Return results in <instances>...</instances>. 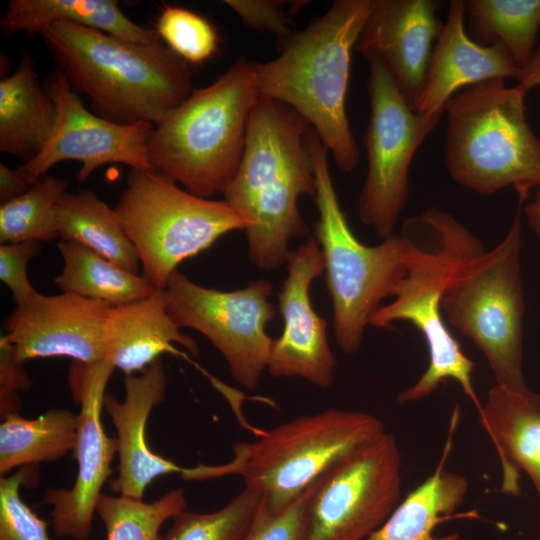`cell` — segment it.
Returning <instances> with one entry per match:
<instances>
[{
    "label": "cell",
    "instance_id": "cb8c5ba5",
    "mask_svg": "<svg viewBox=\"0 0 540 540\" xmlns=\"http://www.w3.org/2000/svg\"><path fill=\"white\" fill-rule=\"evenodd\" d=\"M56 119L55 102L23 53L16 70L0 81V151L29 162L49 140Z\"/></svg>",
    "mask_w": 540,
    "mask_h": 540
},
{
    "label": "cell",
    "instance_id": "277c9868",
    "mask_svg": "<svg viewBox=\"0 0 540 540\" xmlns=\"http://www.w3.org/2000/svg\"><path fill=\"white\" fill-rule=\"evenodd\" d=\"M400 234L406 243V273L393 292V301L378 308L370 325L388 328L396 321L410 323L426 342L429 362L419 379L398 394L397 401L400 405L419 401L452 380L479 416L483 403L473 384L476 364L448 329L441 309L456 264L477 238L451 214L436 207L405 220Z\"/></svg>",
    "mask_w": 540,
    "mask_h": 540
},
{
    "label": "cell",
    "instance_id": "836d02e7",
    "mask_svg": "<svg viewBox=\"0 0 540 540\" xmlns=\"http://www.w3.org/2000/svg\"><path fill=\"white\" fill-rule=\"evenodd\" d=\"M38 465L20 467L0 478V540H52L48 522L40 518L23 500V486H35Z\"/></svg>",
    "mask_w": 540,
    "mask_h": 540
},
{
    "label": "cell",
    "instance_id": "d6a6232c",
    "mask_svg": "<svg viewBox=\"0 0 540 540\" xmlns=\"http://www.w3.org/2000/svg\"><path fill=\"white\" fill-rule=\"evenodd\" d=\"M156 32L167 47L188 64H201L214 56L220 38L215 27L189 9L165 6Z\"/></svg>",
    "mask_w": 540,
    "mask_h": 540
},
{
    "label": "cell",
    "instance_id": "74e56055",
    "mask_svg": "<svg viewBox=\"0 0 540 540\" xmlns=\"http://www.w3.org/2000/svg\"><path fill=\"white\" fill-rule=\"evenodd\" d=\"M32 380L19 360L15 347L3 336L0 338V415L19 413L21 400L19 393L32 387Z\"/></svg>",
    "mask_w": 540,
    "mask_h": 540
},
{
    "label": "cell",
    "instance_id": "d590c367",
    "mask_svg": "<svg viewBox=\"0 0 540 540\" xmlns=\"http://www.w3.org/2000/svg\"><path fill=\"white\" fill-rule=\"evenodd\" d=\"M40 250L38 241L0 245V280L9 288L16 305L38 293L29 281L27 265Z\"/></svg>",
    "mask_w": 540,
    "mask_h": 540
},
{
    "label": "cell",
    "instance_id": "603a6c76",
    "mask_svg": "<svg viewBox=\"0 0 540 540\" xmlns=\"http://www.w3.org/2000/svg\"><path fill=\"white\" fill-rule=\"evenodd\" d=\"M479 421L500 460L501 490L518 495L519 472L523 471L540 498V405L533 392L495 385L487 394Z\"/></svg>",
    "mask_w": 540,
    "mask_h": 540
},
{
    "label": "cell",
    "instance_id": "7c38bea8",
    "mask_svg": "<svg viewBox=\"0 0 540 540\" xmlns=\"http://www.w3.org/2000/svg\"><path fill=\"white\" fill-rule=\"evenodd\" d=\"M402 460L385 431L331 467L309 499L303 540H365L398 505Z\"/></svg>",
    "mask_w": 540,
    "mask_h": 540
},
{
    "label": "cell",
    "instance_id": "30bf717a",
    "mask_svg": "<svg viewBox=\"0 0 540 540\" xmlns=\"http://www.w3.org/2000/svg\"><path fill=\"white\" fill-rule=\"evenodd\" d=\"M114 211L156 289H166L180 263L246 228L224 200L196 196L150 169L130 170Z\"/></svg>",
    "mask_w": 540,
    "mask_h": 540
},
{
    "label": "cell",
    "instance_id": "8992f818",
    "mask_svg": "<svg viewBox=\"0 0 540 540\" xmlns=\"http://www.w3.org/2000/svg\"><path fill=\"white\" fill-rule=\"evenodd\" d=\"M385 431L372 414L331 408L278 425L253 442L234 443L229 462L197 464L179 475L187 481L238 475L271 513H279L337 462Z\"/></svg>",
    "mask_w": 540,
    "mask_h": 540
},
{
    "label": "cell",
    "instance_id": "60d3db41",
    "mask_svg": "<svg viewBox=\"0 0 540 540\" xmlns=\"http://www.w3.org/2000/svg\"><path fill=\"white\" fill-rule=\"evenodd\" d=\"M524 211L530 228L540 239V186L534 200L525 205Z\"/></svg>",
    "mask_w": 540,
    "mask_h": 540
},
{
    "label": "cell",
    "instance_id": "44dd1931",
    "mask_svg": "<svg viewBox=\"0 0 540 540\" xmlns=\"http://www.w3.org/2000/svg\"><path fill=\"white\" fill-rule=\"evenodd\" d=\"M167 306L166 290L156 289L142 299L111 307L103 334L105 360L129 375L143 371L163 353L173 351L174 344L197 355V343L181 333Z\"/></svg>",
    "mask_w": 540,
    "mask_h": 540
},
{
    "label": "cell",
    "instance_id": "2e32d148",
    "mask_svg": "<svg viewBox=\"0 0 540 540\" xmlns=\"http://www.w3.org/2000/svg\"><path fill=\"white\" fill-rule=\"evenodd\" d=\"M287 277L278 294L283 331L272 342L267 371L273 377H299L322 389L334 382L336 359L327 337V321L313 308L312 282L325 271L318 241L309 235L291 250Z\"/></svg>",
    "mask_w": 540,
    "mask_h": 540
},
{
    "label": "cell",
    "instance_id": "f1b7e54d",
    "mask_svg": "<svg viewBox=\"0 0 540 540\" xmlns=\"http://www.w3.org/2000/svg\"><path fill=\"white\" fill-rule=\"evenodd\" d=\"M468 35L476 43L503 45L522 68L540 30V0H467Z\"/></svg>",
    "mask_w": 540,
    "mask_h": 540
},
{
    "label": "cell",
    "instance_id": "f35d334b",
    "mask_svg": "<svg viewBox=\"0 0 540 540\" xmlns=\"http://www.w3.org/2000/svg\"><path fill=\"white\" fill-rule=\"evenodd\" d=\"M29 184L16 169H11L5 164H0V204L7 203L23 193Z\"/></svg>",
    "mask_w": 540,
    "mask_h": 540
},
{
    "label": "cell",
    "instance_id": "ffe728a7",
    "mask_svg": "<svg viewBox=\"0 0 540 540\" xmlns=\"http://www.w3.org/2000/svg\"><path fill=\"white\" fill-rule=\"evenodd\" d=\"M464 19V1L451 0L415 108L418 114L442 116L446 103L460 88L495 79L516 80L520 73L521 67L503 45L484 46L473 41Z\"/></svg>",
    "mask_w": 540,
    "mask_h": 540
},
{
    "label": "cell",
    "instance_id": "e575fe53",
    "mask_svg": "<svg viewBox=\"0 0 540 540\" xmlns=\"http://www.w3.org/2000/svg\"><path fill=\"white\" fill-rule=\"evenodd\" d=\"M315 484L279 513H271L261 500L240 540H303L308 503Z\"/></svg>",
    "mask_w": 540,
    "mask_h": 540
},
{
    "label": "cell",
    "instance_id": "484cf974",
    "mask_svg": "<svg viewBox=\"0 0 540 540\" xmlns=\"http://www.w3.org/2000/svg\"><path fill=\"white\" fill-rule=\"evenodd\" d=\"M59 237L84 245L124 269L138 274L139 258L114 208L94 192H66L55 209Z\"/></svg>",
    "mask_w": 540,
    "mask_h": 540
},
{
    "label": "cell",
    "instance_id": "ab89813d",
    "mask_svg": "<svg viewBox=\"0 0 540 540\" xmlns=\"http://www.w3.org/2000/svg\"><path fill=\"white\" fill-rule=\"evenodd\" d=\"M516 81L527 92L540 86V44L537 45L527 64L521 68Z\"/></svg>",
    "mask_w": 540,
    "mask_h": 540
},
{
    "label": "cell",
    "instance_id": "7a4b0ae2",
    "mask_svg": "<svg viewBox=\"0 0 540 540\" xmlns=\"http://www.w3.org/2000/svg\"><path fill=\"white\" fill-rule=\"evenodd\" d=\"M373 0H337L279 43L277 57L252 62L260 96L289 107L317 133L337 167L351 173L360 152L346 113L352 50Z\"/></svg>",
    "mask_w": 540,
    "mask_h": 540
},
{
    "label": "cell",
    "instance_id": "ba28073f",
    "mask_svg": "<svg viewBox=\"0 0 540 540\" xmlns=\"http://www.w3.org/2000/svg\"><path fill=\"white\" fill-rule=\"evenodd\" d=\"M519 200L504 238L485 251L477 239L456 264L441 303L446 322L481 351L496 385L526 393L523 374L524 291Z\"/></svg>",
    "mask_w": 540,
    "mask_h": 540
},
{
    "label": "cell",
    "instance_id": "6da1fadb",
    "mask_svg": "<svg viewBox=\"0 0 540 540\" xmlns=\"http://www.w3.org/2000/svg\"><path fill=\"white\" fill-rule=\"evenodd\" d=\"M309 129L292 109L261 96L250 115L240 165L223 193L246 223L248 255L261 270L286 264L290 241L310 235L298 208L301 195H316Z\"/></svg>",
    "mask_w": 540,
    "mask_h": 540
},
{
    "label": "cell",
    "instance_id": "ac0fdd59",
    "mask_svg": "<svg viewBox=\"0 0 540 540\" xmlns=\"http://www.w3.org/2000/svg\"><path fill=\"white\" fill-rule=\"evenodd\" d=\"M435 0H373L355 50L374 54L415 111L442 27Z\"/></svg>",
    "mask_w": 540,
    "mask_h": 540
},
{
    "label": "cell",
    "instance_id": "4dcf8cb0",
    "mask_svg": "<svg viewBox=\"0 0 540 540\" xmlns=\"http://www.w3.org/2000/svg\"><path fill=\"white\" fill-rule=\"evenodd\" d=\"M185 508V493L180 488L148 503L102 493L96 514L105 526L106 540H159L162 525Z\"/></svg>",
    "mask_w": 540,
    "mask_h": 540
},
{
    "label": "cell",
    "instance_id": "52a82bcc",
    "mask_svg": "<svg viewBox=\"0 0 540 540\" xmlns=\"http://www.w3.org/2000/svg\"><path fill=\"white\" fill-rule=\"evenodd\" d=\"M527 93L495 79L446 103L445 163L456 183L482 195L512 186L523 201L540 186V138L526 117Z\"/></svg>",
    "mask_w": 540,
    "mask_h": 540
},
{
    "label": "cell",
    "instance_id": "1f68e13d",
    "mask_svg": "<svg viewBox=\"0 0 540 540\" xmlns=\"http://www.w3.org/2000/svg\"><path fill=\"white\" fill-rule=\"evenodd\" d=\"M261 496L244 490L222 508L209 513L182 511L159 540H240L251 524Z\"/></svg>",
    "mask_w": 540,
    "mask_h": 540
},
{
    "label": "cell",
    "instance_id": "4316f807",
    "mask_svg": "<svg viewBox=\"0 0 540 540\" xmlns=\"http://www.w3.org/2000/svg\"><path fill=\"white\" fill-rule=\"evenodd\" d=\"M78 415L53 408L36 419L13 413L0 424V474L23 466L39 465L64 457L74 450Z\"/></svg>",
    "mask_w": 540,
    "mask_h": 540
},
{
    "label": "cell",
    "instance_id": "7402d4cb",
    "mask_svg": "<svg viewBox=\"0 0 540 540\" xmlns=\"http://www.w3.org/2000/svg\"><path fill=\"white\" fill-rule=\"evenodd\" d=\"M459 418L460 410L455 406L433 473L399 502L387 520L365 540H458L457 533L436 536V527L450 519L479 517L475 511L456 514L467 495L469 482L465 476L446 469Z\"/></svg>",
    "mask_w": 540,
    "mask_h": 540
},
{
    "label": "cell",
    "instance_id": "5bb4252c",
    "mask_svg": "<svg viewBox=\"0 0 540 540\" xmlns=\"http://www.w3.org/2000/svg\"><path fill=\"white\" fill-rule=\"evenodd\" d=\"M46 88L55 102L57 119L39 154L17 167L29 184L45 177L54 165L65 160L81 163L76 175L79 182L112 163L153 170L148 145L154 124H119L91 113L63 72L52 74Z\"/></svg>",
    "mask_w": 540,
    "mask_h": 540
},
{
    "label": "cell",
    "instance_id": "9a60e30c",
    "mask_svg": "<svg viewBox=\"0 0 540 540\" xmlns=\"http://www.w3.org/2000/svg\"><path fill=\"white\" fill-rule=\"evenodd\" d=\"M114 369L106 360L91 364L75 361L70 368L69 386L80 405L74 447L77 475L71 488H50L41 500V504L52 507L51 524L58 537L89 540L101 490L113 472L117 444L105 432L101 411Z\"/></svg>",
    "mask_w": 540,
    "mask_h": 540
},
{
    "label": "cell",
    "instance_id": "b9f144b4",
    "mask_svg": "<svg viewBox=\"0 0 540 540\" xmlns=\"http://www.w3.org/2000/svg\"><path fill=\"white\" fill-rule=\"evenodd\" d=\"M533 397H534L535 401L540 405V395H538L536 393H533Z\"/></svg>",
    "mask_w": 540,
    "mask_h": 540
},
{
    "label": "cell",
    "instance_id": "e0dca14e",
    "mask_svg": "<svg viewBox=\"0 0 540 540\" xmlns=\"http://www.w3.org/2000/svg\"><path fill=\"white\" fill-rule=\"evenodd\" d=\"M111 307L72 293H37L16 305L5 322L3 337L24 363L57 356L86 364L99 362L105 360L103 334Z\"/></svg>",
    "mask_w": 540,
    "mask_h": 540
},
{
    "label": "cell",
    "instance_id": "83f0119b",
    "mask_svg": "<svg viewBox=\"0 0 540 540\" xmlns=\"http://www.w3.org/2000/svg\"><path fill=\"white\" fill-rule=\"evenodd\" d=\"M57 247L64 267L54 282L61 292L114 307L142 299L156 290L144 276L124 269L84 245L62 240Z\"/></svg>",
    "mask_w": 540,
    "mask_h": 540
},
{
    "label": "cell",
    "instance_id": "f546056e",
    "mask_svg": "<svg viewBox=\"0 0 540 540\" xmlns=\"http://www.w3.org/2000/svg\"><path fill=\"white\" fill-rule=\"evenodd\" d=\"M68 183L45 176L19 197L0 205V243L51 241L59 237L55 209Z\"/></svg>",
    "mask_w": 540,
    "mask_h": 540
},
{
    "label": "cell",
    "instance_id": "d6986e66",
    "mask_svg": "<svg viewBox=\"0 0 540 540\" xmlns=\"http://www.w3.org/2000/svg\"><path fill=\"white\" fill-rule=\"evenodd\" d=\"M167 374L161 358L138 375H125V398L105 395L104 408L116 430L118 476L110 484L117 495L143 499L146 488L158 477L180 474L183 467L153 452L146 438L151 411L165 398Z\"/></svg>",
    "mask_w": 540,
    "mask_h": 540
},
{
    "label": "cell",
    "instance_id": "d4e9b609",
    "mask_svg": "<svg viewBox=\"0 0 540 540\" xmlns=\"http://www.w3.org/2000/svg\"><path fill=\"white\" fill-rule=\"evenodd\" d=\"M58 21L79 24L132 42L150 43L160 38L156 30L134 23L113 0H11L0 24L7 34L24 31L33 35Z\"/></svg>",
    "mask_w": 540,
    "mask_h": 540
},
{
    "label": "cell",
    "instance_id": "3957f363",
    "mask_svg": "<svg viewBox=\"0 0 540 540\" xmlns=\"http://www.w3.org/2000/svg\"><path fill=\"white\" fill-rule=\"evenodd\" d=\"M39 35L71 85L113 122L156 125L193 91L189 64L160 40L132 42L65 21Z\"/></svg>",
    "mask_w": 540,
    "mask_h": 540
},
{
    "label": "cell",
    "instance_id": "4fadbf2b",
    "mask_svg": "<svg viewBox=\"0 0 540 540\" xmlns=\"http://www.w3.org/2000/svg\"><path fill=\"white\" fill-rule=\"evenodd\" d=\"M167 310L179 328L204 335L224 357L233 379L254 390L267 370L273 339L266 325L276 315L273 285L259 279L243 289L220 291L175 271L166 287Z\"/></svg>",
    "mask_w": 540,
    "mask_h": 540
},
{
    "label": "cell",
    "instance_id": "8d00e7d4",
    "mask_svg": "<svg viewBox=\"0 0 540 540\" xmlns=\"http://www.w3.org/2000/svg\"><path fill=\"white\" fill-rule=\"evenodd\" d=\"M224 3L248 28L270 32L279 38V43L293 34L290 29V18L283 10L285 1L225 0Z\"/></svg>",
    "mask_w": 540,
    "mask_h": 540
},
{
    "label": "cell",
    "instance_id": "9c48e42d",
    "mask_svg": "<svg viewBox=\"0 0 540 540\" xmlns=\"http://www.w3.org/2000/svg\"><path fill=\"white\" fill-rule=\"evenodd\" d=\"M307 144L319 214L314 236L324 258L335 339L342 352L355 354L372 316L384 299L393 296L406 273V243L401 234L395 233L375 246L360 242L341 209L329 170L328 151L311 127Z\"/></svg>",
    "mask_w": 540,
    "mask_h": 540
},
{
    "label": "cell",
    "instance_id": "5b68a950",
    "mask_svg": "<svg viewBox=\"0 0 540 540\" xmlns=\"http://www.w3.org/2000/svg\"><path fill=\"white\" fill-rule=\"evenodd\" d=\"M260 97L252 62L235 60L154 125L148 145L152 169L196 196L223 194L240 165Z\"/></svg>",
    "mask_w": 540,
    "mask_h": 540
},
{
    "label": "cell",
    "instance_id": "8fae6325",
    "mask_svg": "<svg viewBox=\"0 0 540 540\" xmlns=\"http://www.w3.org/2000/svg\"><path fill=\"white\" fill-rule=\"evenodd\" d=\"M369 63V124L362 138L368 161L358 198L360 221L385 239L394 233L409 198L412 159L441 116H424L407 103L378 56Z\"/></svg>",
    "mask_w": 540,
    "mask_h": 540
}]
</instances>
